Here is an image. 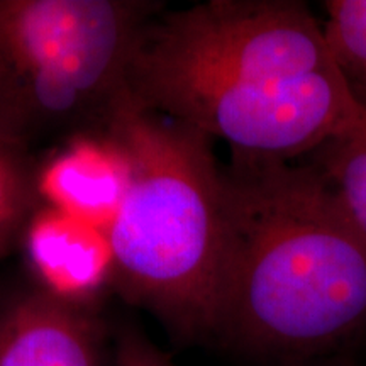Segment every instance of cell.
Wrapping results in <instances>:
<instances>
[{
    "mask_svg": "<svg viewBox=\"0 0 366 366\" xmlns=\"http://www.w3.org/2000/svg\"><path fill=\"white\" fill-rule=\"evenodd\" d=\"M231 154L212 336L299 363L366 332V244L322 177L309 163Z\"/></svg>",
    "mask_w": 366,
    "mask_h": 366,
    "instance_id": "6da1fadb",
    "label": "cell"
},
{
    "mask_svg": "<svg viewBox=\"0 0 366 366\" xmlns=\"http://www.w3.org/2000/svg\"><path fill=\"white\" fill-rule=\"evenodd\" d=\"M340 71L322 22L297 0H210L148 21L127 85L157 111L232 146L263 143Z\"/></svg>",
    "mask_w": 366,
    "mask_h": 366,
    "instance_id": "7a4b0ae2",
    "label": "cell"
},
{
    "mask_svg": "<svg viewBox=\"0 0 366 366\" xmlns=\"http://www.w3.org/2000/svg\"><path fill=\"white\" fill-rule=\"evenodd\" d=\"M105 129L131 159V182L107 229L114 290L170 334H214L226 210L214 139L141 105L126 92Z\"/></svg>",
    "mask_w": 366,
    "mask_h": 366,
    "instance_id": "3957f363",
    "label": "cell"
},
{
    "mask_svg": "<svg viewBox=\"0 0 366 366\" xmlns=\"http://www.w3.org/2000/svg\"><path fill=\"white\" fill-rule=\"evenodd\" d=\"M34 285L63 304L92 310L114 288L107 231L65 210L39 204L21 236Z\"/></svg>",
    "mask_w": 366,
    "mask_h": 366,
    "instance_id": "277c9868",
    "label": "cell"
},
{
    "mask_svg": "<svg viewBox=\"0 0 366 366\" xmlns=\"http://www.w3.org/2000/svg\"><path fill=\"white\" fill-rule=\"evenodd\" d=\"M131 182V159L111 131L71 136L39 158L41 204L61 209L107 231Z\"/></svg>",
    "mask_w": 366,
    "mask_h": 366,
    "instance_id": "5b68a950",
    "label": "cell"
},
{
    "mask_svg": "<svg viewBox=\"0 0 366 366\" xmlns=\"http://www.w3.org/2000/svg\"><path fill=\"white\" fill-rule=\"evenodd\" d=\"M0 366H102V329L34 285L0 305Z\"/></svg>",
    "mask_w": 366,
    "mask_h": 366,
    "instance_id": "8992f818",
    "label": "cell"
},
{
    "mask_svg": "<svg viewBox=\"0 0 366 366\" xmlns=\"http://www.w3.org/2000/svg\"><path fill=\"white\" fill-rule=\"evenodd\" d=\"M309 164L366 244V126L329 139L309 154Z\"/></svg>",
    "mask_w": 366,
    "mask_h": 366,
    "instance_id": "52a82bcc",
    "label": "cell"
},
{
    "mask_svg": "<svg viewBox=\"0 0 366 366\" xmlns=\"http://www.w3.org/2000/svg\"><path fill=\"white\" fill-rule=\"evenodd\" d=\"M39 158L0 137V259L21 242L27 221L41 204Z\"/></svg>",
    "mask_w": 366,
    "mask_h": 366,
    "instance_id": "ba28073f",
    "label": "cell"
},
{
    "mask_svg": "<svg viewBox=\"0 0 366 366\" xmlns=\"http://www.w3.org/2000/svg\"><path fill=\"white\" fill-rule=\"evenodd\" d=\"M322 33L334 65L366 105V0H327Z\"/></svg>",
    "mask_w": 366,
    "mask_h": 366,
    "instance_id": "9c48e42d",
    "label": "cell"
},
{
    "mask_svg": "<svg viewBox=\"0 0 366 366\" xmlns=\"http://www.w3.org/2000/svg\"><path fill=\"white\" fill-rule=\"evenodd\" d=\"M116 366H175L139 329L126 327L116 342Z\"/></svg>",
    "mask_w": 366,
    "mask_h": 366,
    "instance_id": "30bf717a",
    "label": "cell"
}]
</instances>
